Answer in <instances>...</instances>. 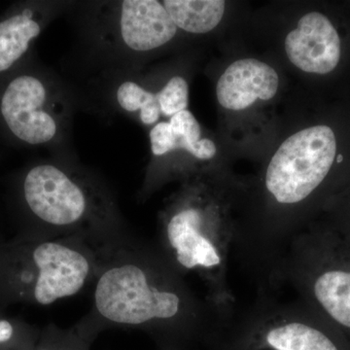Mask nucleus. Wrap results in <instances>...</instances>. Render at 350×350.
<instances>
[{"mask_svg": "<svg viewBox=\"0 0 350 350\" xmlns=\"http://www.w3.org/2000/svg\"><path fill=\"white\" fill-rule=\"evenodd\" d=\"M90 313L105 331L138 329L160 350H202L222 322L156 246L126 238L100 248Z\"/></svg>", "mask_w": 350, "mask_h": 350, "instance_id": "1", "label": "nucleus"}, {"mask_svg": "<svg viewBox=\"0 0 350 350\" xmlns=\"http://www.w3.org/2000/svg\"><path fill=\"white\" fill-rule=\"evenodd\" d=\"M211 182L189 179L160 215L156 247L184 278L195 275L206 288L204 299L222 323L236 313L229 283L237 218Z\"/></svg>", "mask_w": 350, "mask_h": 350, "instance_id": "2", "label": "nucleus"}, {"mask_svg": "<svg viewBox=\"0 0 350 350\" xmlns=\"http://www.w3.org/2000/svg\"><path fill=\"white\" fill-rule=\"evenodd\" d=\"M101 246L33 232L0 238V312L13 305L48 306L81 293L98 275Z\"/></svg>", "mask_w": 350, "mask_h": 350, "instance_id": "3", "label": "nucleus"}, {"mask_svg": "<svg viewBox=\"0 0 350 350\" xmlns=\"http://www.w3.org/2000/svg\"><path fill=\"white\" fill-rule=\"evenodd\" d=\"M23 195L38 224L33 234L80 238L103 245L128 237L111 200L98 184L55 163L32 167Z\"/></svg>", "mask_w": 350, "mask_h": 350, "instance_id": "4", "label": "nucleus"}, {"mask_svg": "<svg viewBox=\"0 0 350 350\" xmlns=\"http://www.w3.org/2000/svg\"><path fill=\"white\" fill-rule=\"evenodd\" d=\"M350 342V243L331 226L310 225L288 246L276 276Z\"/></svg>", "mask_w": 350, "mask_h": 350, "instance_id": "5", "label": "nucleus"}, {"mask_svg": "<svg viewBox=\"0 0 350 350\" xmlns=\"http://www.w3.org/2000/svg\"><path fill=\"white\" fill-rule=\"evenodd\" d=\"M204 350H350L344 334L299 299L259 290L254 305L221 327Z\"/></svg>", "mask_w": 350, "mask_h": 350, "instance_id": "6", "label": "nucleus"}, {"mask_svg": "<svg viewBox=\"0 0 350 350\" xmlns=\"http://www.w3.org/2000/svg\"><path fill=\"white\" fill-rule=\"evenodd\" d=\"M337 155L328 126H314L286 138L268 163L262 187L276 208L300 207L325 183Z\"/></svg>", "mask_w": 350, "mask_h": 350, "instance_id": "7", "label": "nucleus"}, {"mask_svg": "<svg viewBox=\"0 0 350 350\" xmlns=\"http://www.w3.org/2000/svg\"><path fill=\"white\" fill-rule=\"evenodd\" d=\"M47 89L33 76H20L8 85L1 113L16 137L32 145L48 144L56 137L59 125L47 109Z\"/></svg>", "mask_w": 350, "mask_h": 350, "instance_id": "8", "label": "nucleus"}, {"mask_svg": "<svg viewBox=\"0 0 350 350\" xmlns=\"http://www.w3.org/2000/svg\"><path fill=\"white\" fill-rule=\"evenodd\" d=\"M290 63L306 73L327 75L338 64L342 44L331 21L319 12L304 15L285 38Z\"/></svg>", "mask_w": 350, "mask_h": 350, "instance_id": "9", "label": "nucleus"}, {"mask_svg": "<svg viewBox=\"0 0 350 350\" xmlns=\"http://www.w3.org/2000/svg\"><path fill=\"white\" fill-rule=\"evenodd\" d=\"M280 88L275 69L256 59L234 62L216 86V96L221 107L230 111H243L257 101L273 100Z\"/></svg>", "mask_w": 350, "mask_h": 350, "instance_id": "10", "label": "nucleus"}, {"mask_svg": "<svg viewBox=\"0 0 350 350\" xmlns=\"http://www.w3.org/2000/svg\"><path fill=\"white\" fill-rule=\"evenodd\" d=\"M120 31L129 49L147 52L169 43L176 25L157 0H125L121 5Z\"/></svg>", "mask_w": 350, "mask_h": 350, "instance_id": "11", "label": "nucleus"}, {"mask_svg": "<svg viewBox=\"0 0 350 350\" xmlns=\"http://www.w3.org/2000/svg\"><path fill=\"white\" fill-rule=\"evenodd\" d=\"M151 151L155 157L170 152L185 150L200 161L211 160L217 153L213 140L202 137V128L188 109L170 117L169 122H159L152 128Z\"/></svg>", "mask_w": 350, "mask_h": 350, "instance_id": "12", "label": "nucleus"}, {"mask_svg": "<svg viewBox=\"0 0 350 350\" xmlns=\"http://www.w3.org/2000/svg\"><path fill=\"white\" fill-rule=\"evenodd\" d=\"M163 4L177 29L194 34L213 31L226 9L223 0H165Z\"/></svg>", "mask_w": 350, "mask_h": 350, "instance_id": "13", "label": "nucleus"}, {"mask_svg": "<svg viewBox=\"0 0 350 350\" xmlns=\"http://www.w3.org/2000/svg\"><path fill=\"white\" fill-rule=\"evenodd\" d=\"M41 27L31 10L0 22V72L11 68L38 38Z\"/></svg>", "mask_w": 350, "mask_h": 350, "instance_id": "14", "label": "nucleus"}, {"mask_svg": "<svg viewBox=\"0 0 350 350\" xmlns=\"http://www.w3.org/2000/svg\"><path fill=\"white\" fill-rule=\"evenodd\" d=\"M101 332L91 313L88 312L69 328H61L53 323L41 328L38 342L32 350H91Z\"/></svg>", "mask_w": 350, "mask_h": 350, "instance_id": "15", "label": "nucleus"}, {"mask_svg": "<svg viewBox=\"0 0 350 350\" xmlns=\"http://www.w3.org/2000/svg\"><path fill=\"white\" fill-rule=\"evenodd\" d=\"M117 103L126 112H139V119L144 125L158 123L162 112L158 93H152L137 83L126 81L120 85L116 93Z\"/></svg>", "mask_w": 350, "mask_h": 350, "instance_id": "16", "label": "nucleus"}, {"mask_svg": "<svg viewBox=\"0 0 350 350\" xmlns=\"http://www.w3.org/2000/svg\"><path fill=\"white\" fill-rule=\"evenodd\" d=\"M41 328L0 312V350H32Z\"/></svg>", "mask_w": 350, "mask_h": 350, "instance_id": "17", "label": "nucleus"}, {"mask_svg": "<svg viewBox=\"0 0 350 350\" xmlns=\"http://www.w3.org/2000/svg\"><path fill=\"white\" fill-rule=\"evenodd\" d=\"M161 112L165 117H172L187 109L189 103L188 83L181 76H174L158 92Z\"/></svg>", "mask_w": 350, "mask_h": 350, "instance_id": "18", "label": "nucleus"}]
</instances>
